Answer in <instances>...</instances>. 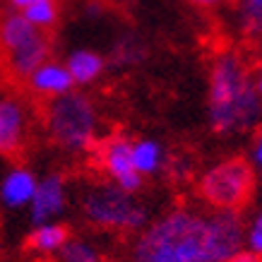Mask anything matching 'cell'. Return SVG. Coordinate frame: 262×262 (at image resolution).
<instances>
[{
    "label": "cell",
    "mask_w": 262,
    "mask_h": 262,
    "mask_svg": "<svg viewBox=\"0 0 262 262\" xmlns=\"http://www.w3.org/2000/svg\"><path fill=\"white\" fill-rule=\"evenodd\" d=\"M241 212L200 214L176 207L144 224L133 246L135 262H226L243 250Z\"/></svg>",
    "instance_id": "1"
},
{
    "label": "cell",
    "mask_w": 262,
    "mask_h": 262,
    "mask_svg": "<svg viewBox=\"0 0 262 262\" xmlns=\"http://www.w3.org/2000/svg\"><path fill=\"white\" fill-rule=\"evenodd\" d=\"M260 80L238 53H219L207 75V118L216 135H241L260 123Z\"/></svg>",
    "instance_id": "2"
},
{
    "label": "cell",
    "mask_w": 262,
    "mask_h": 262,
    "mask_svg": "<svg viewBox=\"0 0 262 262\" xmlns=\"http://www.w3.org/2000/svg\"><path fill=\"white\" fill-rule=\"evenodd\" d=\"M46 135L58 149L70 154L92 151L99 142V108L92 96L72 89L63 96L48 99L46 113Z\"/></svg>",
    "instance_id": "3"
},
{
    "label": "cell",
    "mask_w": 262,
    "mask_h": 262,
    "mask_svg": "<svg viewBox=\"0 0 262 262\" xmlns=\"http://www.w3.org/2000/svg\"><path fill=\"white\" fill-rule=\"evenodd\" d=\"M257 171L246 157H226L200 173L198 195L214 212H243L255 198Z\"/></svg>",
    "instance_id": "4"
},
{
    "label": "cell",
    "mask_w": 262,
    "mask_h": 262,
    "mask_svg": "<svg viewBox=\"0 0 262 262\" xmlns=\"http://www.w3.org/2000/svg\"><path fill=\"white\" fill-rule=\"evenodd\" d=\"M82 214L92 226L116 233H135L147 224V207L135 192L118 188L116 183H94L82 192Z\"/></svg>",
    "instance_id": "5"
},
{
    "label": "cell",
    "mask_w": 262,
    "mask_h": 262,
    "mask_svg": "<svg viewBox=\"0 0 262 262\" xmlns=\"http://www.w3.org/2000/svg\"><path fill=\"white\" fill-rule=\"evenodd\" d=\"M0 48L15 77H27L36 65L51 58L48 34L29 24L19 12H10L0 19Z\"/></svg>",
    "instance_id": "6"
},
{
    "label": "cell",
    "mask_w": 262,
    "mask_h": 262,
    "mask_svg": "<svg viewBox=\"0 0 262 262\" xmlns=\"http://www.w3.org/2000/svg\"><path fill=\"white\" fill-rule=\"evenodd\" d=\"M94 159L101 173H106V178L116 183L118 188L135 195L142 190L144 178L135 171V164L130 157V140L125 135H108L103 140L99 137V142L94 144Z\"/></svg>",
    "instance_id": "7"
},
{
    "label": "cell",
    "mask_w": 262,
    "mask_h": 262,
    "mask_svg": "<svg viewBox=\"0 0 262 262\" xmlns=\"http://www.w3.org/2000/svg\"><path fill=\"white\" fill-rule=\"evenodd\" d=\"M29 111L17 96L0 94V157H15L29 140Z\"/></svg>",
    "instance_id": "8"
},
{
    "label": "cell",
    "mask_w": 262,
    "mask_h": 262,
    "mask_svg": "<svg viewBox=\"0 0 262 262\" xmlns=\"http://www.w3.org/2000/svg\"><path fill=\"white\" fill-rule=\"evenodd\" d=\"M70 205V190H68V181L60 173H48L36 183L32 200H29V219L32 224L43 222H58L65 214V209Z\"/></svg>",
    "instance_id": "9"
},
{
    "label": "cell",
    "mask_w": 262,
    "mask_h": 262,
    "mask_svg": "<svg viewBox=\"0 0 262 262\" xmlns=\"http://www.w3.org/2000/svg\"><path fill=\"white\" fill-rule=\"evenodd\" d=\"M27 84L32 89V94L41 96V99H56V96H63L68 92L75 89V82H72L70 72L65 68L63 63H58V60H43L41 65H36L27 77Z\"/></svg>",
    "instance_id": "10"
},
{
    "label": "cell",
    "mask_w": 262,
    "mask_h": 262,
    "mask_svg": "<svg viewBox=\"0 0 262 262\" xmlns=\"http://www.w3.org/2000/svg\"><path fill=\"white\" fill-rule=\"evenodd\" d=\"M36 173L27 166H12L0 181V202L8 209H24L36 190Z\"/></svg>",
    "instance_id": "11"
},
{
    "label": "cell",
    "mask_w": 262,
    "mask_h": 262,
    "mask_svg": "<svg viewBox=\"0 0 262 262\" xmlns=\"http://www.w3.org/2000/svg\"><path fill=\"white\" fill-rule=\"evenodd\" d=\"M65 68L70 72L75 87H89L94 84L106 70V60L101 53H96L92 48H75L65 58Z\"/></svg>",
    "instance_id": "12"
},
{
    "label": "cell",
    "mask_w": 262,
    "mask_h": 262,
    "mask_svg": "<svg viewBox=\"0 0 262 262\" xmlns=\"http://www.w3.org/2000/svg\"><path fill=\"white\" fill-rule=\"evenodd\" d=\"M130 157H133V164H135V171L142 178L147 176L159 173L161 168L166 166V147L154 140V137H140V140H133L130 142Z\"/></svg>",
    "instance_id": "13"
},
{
    "label": "cell",
    "mask_w": 262,
    "mask_h": 262,
    "mask_svg": "<svg viewBox=\"0 0 262 262\" xmlns=\"http://www.w3.org/2000/svg\"><path fill=\"white\" fill-rule=\"evenodd\" d=\"M70 238V229L60 222H43L34 224L29 233V248L41 255H58V250Z\"/></svg>",
    "instance_id": "14"
},
{
    "label": "cell",
    "mask_w": 262,
    "mask_h": 262,
    "mask_svg": "<svg viewBox=\"0 0 262 262\" xmlns=\"http://www.w3.org/2000/svg\"><path fill=\"white\" fill-rule=\"evenodd\" d=\"M19 15H22L29 24H34L36 29L48 32V29H53V27L58 24L60 8H58L56 0H36V3H32V5H27Z\"/></svg>",
    "instance_id": "15"
},
{
    "label": "cell",
    "mask_w": 262,
    "mask_h": 262,
    "mask_svg": "<svg viewBox=\"0 0 262 262\" xmlns=\"http://www.w3.org/2000/svg\"><path fill=\"white\" fill-rule=\"evenodd\" d=\"M60 262H99V250L84 238H68L65 246L58 250Z\"/></svg>",
    "instance_id": "16"
},
{
    "label": "cell",
    "mask_w": 262,
    "mask_h": 262,
    "mask_svg": "<svg viewBox=\"0 0 262 262\" xmlns=\"http://www.w3.org/2000/svg\"><path fill=\"white\" fill-rule=\"evenodd\" d=\"M238 12L243 19V27L250 36L260 34L262 27V0H238Z\"/></svg>",
    "instance_id": "17"
},
{
    "label": "cell",
    "mask_w": 262,
    "mask_h": 262,
    "mask_svg": "<svg viewBox=\"0 0 262 262\" xmlns=\"http://www.w3.org/2000/svg\"><path fill=\"white\" fill-rule=\"evenodd\" d=\"M243 248L255 255H262V214H253V219L243 226Z\"/></svg>",
    "instance_id": "18"
},
{
    "label": "cell",
    "mask_w": 262,
    "mask_h": 262,
    "mask_svg": "<svg viewBox=\"0 0 262 262\" xmlns=\"http://www.w3.org/2000/svg\"><path fill=\"white\" fill-rule=\"evenodd\" d=\"M246 159L250 161V166H253L255 171L260 173V168H262V137L260 135H257L253 142H250V149H248V157H246Z\"/></svg>",
    "instance_id": "19"
},
{
    "label": "cell",
    "mask_w": 262,
    "mask_h": 262,
    "mask_svg": "<svg viewBox=\"0 0 262 262\" xmlns=\"http://www.w3.org/2000/svg\"><path fill=\"white\" fill-rule=\"evenodd\" d=\"M185 3L200 10H216V8H222V5H226L229 0H185Z\"/></svg>",
    "instance_id": "20"
},
{
    "label": "cell",
    "mask_w": 262,
    "mask_h": 262,
    "mask_svg": "<svg viewBox=\"0 0 262 262\" xmlns=\"http://www.w3.org/2000/svg\"><path fill=\"white\" fill-rule=\"evenodd\" d=\"M226 262H260V255H255V253H250V250H238V253L233 255V257H229Z\"/></svg>",
    "instance_id": "21"
},
{
    "label": "cell",
    "mask_w": 262,
    "mask_h": 262,
    "mask_svg": "<svg viewBox=\"0 0 262 262\" xmlns=\"http://www.w3.org/2000/svg\"><path fill=\"white\" fill-rule=\"evenodd\" d=\"M10 3V8L15 10V12H22L27 5H32V3H36V0H8Z\"/></svg>",
    "instance_id": "22"
},
{
    "label": "cell",
    "mask_w": 262,
    "mask_h": 262,
    "mask_svg": "<svg viewBox=\"0 0 262 262\" xmlns=\"http://www.w3.org/2000/svg\"><path fill=\"white\" fill-rule=\"evenodd\" d=\"M0 3H3V0H0Z\"/></svg>",
    "instance_id": "23"
}]
</instances>
